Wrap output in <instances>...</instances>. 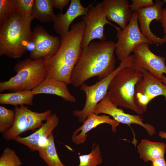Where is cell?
Segmentation results:
<instances>
[{
	"mask_svg": "<svg viewBox=\"0 0 166 166\" xmlns=\"http://www.w3.org/2000/svg\"><path fill=\"white\" fill-rule=\"evenodd\" d=\"M115 43L111 40L93 41L84 48L72 71L70 84L80 87L89 79H103L115 69Z\"/></svg>",
	"mask_w": 166,
	"mask_h": 166,
	"instance_id": "1",
	"label": "cell"
},
{
	"mask_svg": "<svg viewBox=\"0 0 166 166\" xmlns=\"http://www.w3.org/2000/svg\"><path fill=\"white\" fill-rule=\"evenodd\" d=\"M85 24L82 20L73 24L70 30L61 38V42L57 53L45 59L47 78L70 84L73 70L82 50L81 42Z\"/></svg>",
	"mask_w": 166,
	"mask_h": 166,
	"instance_id": "2",
	"label": "cell"
},
{
	"mask_svg": "<svg viewBox=\"0 0 166 166\" xmlns=\"http://www.w3.org/2000/svg\"><path fill=\"white\" fill-rule=\"evenodd\" d=\"M33 19L17 13L0 25V56L17 58L25 53L31 42Z\"/></svg>",
	"mask_w": 166,
	"mask_h": 166,
	"instance_id": "3",
	"label": "cell"
},
{
	"mask_svg": "<svg viewBox=\"0 0 166 166\" xmlns=\"http://www.w3.org/2000/svg\"><path fill=\"white\" fill-rule=\"evenodd\" d=\"M143 76L142 69L132 66L120 70L111 81L107 93L111 101L117 107L142 114L143 111L135 101V94L136 87Z\"/></svg>",
	"mask_w": 166,
	"mask_h": 166,
	"instance_id": "4",
	"label": "cell"
},
{
	"mask_svg": "<svg viewBox=\"0 0 166 166\" xmlns=\"http://www.w3.org/2000/svg\"><path fill=\"white\" fill-rule=\"evenodd\" d=\"M16 74L9 80L0 82V92L32 90L47 77L45 60L43 58H27L14 66Z\"/></svg>",
	"mask_w": 166,
	"mask_h": 166,
	"instance_id": "5",
	"label": "cell"
},
{
	"mask_svg": "<svg viewBox=\"0 0 166 166\" xmlns=\"http://www.w3.org/2000/svg\"><path fill=\"white\" fill-rule=\"evenodd\" d=\"M132 55L120 62L119 66L110 74L95 84L89 85L85 83L80 87L86 95V101L83 108L81 110L73 111L74 115L78 118L79 121L83 123L88 116L93 113L97 105L107 94L109 84L114 77L120 70L124 67L132 65Z\"/></svg>",
	"mask_w": 166,
	"mask_h": 166,
	"instance_id": "6",
	"label": "cell"
},
{
	"mask_svg": "<svg viewBox=\"0 0 166 166\" xmlns=\"http://www.w3.org/2000/svg\"><path fill=\"white\" fill-rule=\"evenodd\" d=\"M116 36L117 41L115 43V51L120 62L131 55L139 44L143 43L150 45L154 44L141 33L136 11L133 12L132 18L127 26L124 28L117 30Z\"/></svg>",
	"mask_w": 166,
	"mask_h": 166,
	"instance_id": "7",
	"label": "cell"
},
{
	"mask_svg": "<svg viewBox=\"0 0 166 166\" xmlns=\"http://www.w3.org/2000/svg\"><path fill=\"white\" fill-rule=\"evenodd\" d=\"M15 117L12 127L3 134V138L7 140H14L21 133L26 131H34L39 128L51 114V110L42 113L33 111L24 105L15 106Z\"/></svg>",
	"mask_w": 166,
	"mask_h": 166,
	"instance_id": "8",
	"label": "cell"
},
{
	"mask_svg": "<svg viewBox=\"0 0 166 166\" xmlns=\"http://www.w3.org/2000/svg\"><path fill=\"white\" fill-rule=\"evenodd\" d=\"M93 3L86 14L82 16L81 18L85 24L84 35L81 42L83 49L94 39H98L100 42L105 41L106 37L104 33V27L109 24L118 30L121 28L111 23L107 18L102 9L101 2L95 6Z\"/></svg>",
	"mask_w": 166,
	"mask_h": 166,
	"instance_id": "9",
	"label": "cell"
},
{
	"mask_svg": "<svg viewBox=\"0 0 166 166\" xmlns=\"http://www.w3.org/2000/svg\"><path fill=\"white\" fill-rule=\"evenodd\" d=\"M142 71L143 77L136 87L135 99L144 112L149 103L156 97L163 96L166 100V85L146 69H142Z\"/></svg>",
	"mask_w": 166,
	"mask_h": 166,
	"instance_id": "10",
	"label": "cell"
},
{
	"mask_svg": "<svg viewBox=\"0 0 166 166\" xmlns=\"http://www.w3.org/2000/svg\"><path fill=\"white\" fill-rule=\"evenodd\" d=\"M133 52L132 66L145 69L156 78L162 79L163 73L166 74L165 57L154 54L145 43L137 45Z\"/></svg>",
	"mask_w": 166,
	"mask_h": 166,
	"instance_id": "11",
	"label": "cell"
},
{
	"mask_svg": "<svg viewBox=\"0 0 166 166\" xmlns=\"http://www.w3.org/2000/svg\"><path fill=\"white\" fill-rule=\"evenodd\" d=\"M34 48L30 53V58L45 59L54 56L58 50L61 42L59 37L50 34L42 26L37 25L32 31L31 42Z\"/></svg>",
	"mask_w": 166,
	"mask_h": 166,
	"instance_id": "12",
	"label": "cell"
},
{
	"mask_svg": "<svg viewBox=\"0 0 166 166\" xmlns=\"http://www.w3.org/2000/svg\"><path fill=\"white\" fill-rule=\"evenodd\" d=\"M93 113L97 115L101 113L108 115L119 123L126 124L129 127L132 124L139 125L145 128L150 136L156 133L155 127L149 124L144 123L143 119L140 116L127 113L122 109L118 108L111 101L107 94L96 106Z\"/></svg>",
	"mask_w": 166,
	"mask_h": 166,
	"instance_id": "13",
	"label": "cell"
},
{
	"mask_svg": "<svg viewBox=\"0 0 166 166\" xmlns=\"http://www.w3.org/2000/svg\"><path fill=\"white\" fill-rule=\"evenodd\" d=\"M163 1L156 0L152 6L140 9L136 11L137 18L139 23V28L143 35L154 44L157 45H162L166 42V34L160 38L154 34L150 30L151 22L156 20L158 22L161 16Z\"/></svg>",
	"mask_w": 166,
	"mask_h": 166,
	"instance_id": "14",
	"label": "cell"
},
{
	"mask_svg": "<svg viewBox=\"0 0 166 166\" xmlns=\"http://www.w3.org/2000/svg\"><path fill=\"white\" fill-rule=\"evenodd\" d=\"M101 6L109 21L113 22L123 29L132 18L133 12L130 8L128 0H104Z\"/></svg>",
	"mask_w": 166,
	"mask_h": 166,
	"instance_id": "15",
	"label": "cell"
},
{
	"mask_svg": "<svg viewBox=\"0 0 166 166\" xmlns=\"http://www.w3.org/2000/svg\"><path fill=\"white\" fill-rule=\"evenodd\" d=\"M83 6L80 0H71L68 10L64 14L61 12L55 14L53 20V27L56 33L61 38L69 31L70 25L77 17L86 15L92 4Z\"/></svg>",
	"mask_w": 166,
	"mask_h": 166,
	"instance_id": "16",
	"label": "cell"
},
{
	"mask_svg": "<svg viewBox=\"0 0 166 166\" xmlns=\"http://www.w3.org/2000/svg\"><path fill=\"white\" fill-rule=\"evenodd\" d=\"M59 122V118L56 114H51L41 127L29 136L21 137L18 136L14 140L27 147L32 152L38 151L40 147V142L46 139L52 133Z\"/></svg>",
	"mask_w": 166,
	"mask_h": 166,
	"instance_id": "17",
	"label": "cell"
},
{
	"mask_svg": "<svg viewBox=\"0 0 166 166\" xmlns=\"http://www.w3.org/2000/svg\"><path fill=\"white\" fill-rule=\"evenodd\" d=\"M103 123L110 124L113 132H116V128L120 124L114 119H111L109 116L98 115L92 113L88 116L82 125L73 132L72 136V142L77 145L84 143L88 136L87 133L92 129Z\"/></svg>",
	"mask_w": 166,
	"mask_h": 166,
	"instance_id": "18",
	"label": "cell"
},
{
	"mask_svg": "<svg viewBox=\"0 0 166 166\" xmlns=\"http://www.w3.org/2000/svg\"><path fill=\"white\" fill-rule=\"evenodd\" d=\"M65 82L46 77L32 91L33 94H47L58 96L64 100L75 103L76 99L69 92Z\"/></svg>",
	"mask_w": 166,
	"mask_h": 166,
	"instance_id": "19",
	"label": "cell"
},
{
	"mask_svg": "<svg viewBox=\"0 0 166 166\" xmlns=\"http://www.w3.org/2000/svg\"><path fill=\"white\" fill-rule=\"evenodd\" d=\"M166 144L161 142H155L142 139L137 146L140 158L144 162H151L164 157Z\"/></svg>",
	"mask_w": 166,
	"mask_h": 166,
	"instance_id": "20",
	"label": "cell"
},
{
	"mask_svg": "<svg viewBox=\"0 0 166 166\" xmlns=\"http://www.w3.org/2000/svg\"><path fill=\"white\" fill-rule=\"evenodd\" d=\"M38 151L48 166H66L62 164L57 153L53 133L46 139L45 143L40 145Z\"/></svg>",
	"mask_w": 166,
	"mask_h": 166,
	"instance_id": "21",
	"label": "cell"
},
{
	"mask_svg": "<svg viewBox=\"0 0 166 166\" xmlns=\"http://www.w3.org/2000/svg\"><path fill=\"white\" fill-rule=\"evenodd\" d=\"M52 0H34L31 17L43 23L53 21L55 14Z\"/></svg>",
	"mask_w": 166,
	"mask_h": 166,
	"instance_id": "22",
	"label": "cell"
},
{
	"mask_svg": "<svg viewBox=\"0 0 166 166\" xmlns=\"http://www.w3.org/2000/svg\"><path fill=\"white\" fill-rule=\"evenodd\" d=\"M34 95L32 90H23L0 94V104L14 105H31Z\"/></svg>",
	"mask_w": 166,
	"mask_h": 166,
	"instance_id": "23",
	"label": "cell"
},
{
	"mask_svg": "<svg viewBox=\"0 0 166 166\" xmlns=\"http://www.w3.org/2000/svg\"><path fill=\"white\" fill-rule=\"evenodd\" d=\"M80 163L77 166H97L102 162L100 146L93 143L91 152L79 156Z\"/></svg>",
	"mask_w": 166,
	"mask_h": 166,
	"instance_id": "24",
	"label": "cell"
},
{
	"mask_svg": "<svg viewBox=\"0 0 166 166\" xmlns=\"http://www.w3.org/2000/svg\"><path fill=\"white\" fill-rule=\"evenodd\" d=\"M15 113L14 110L7 109L0 106V132L3 134L10 129L14 122Z\"/></svg>",
	"mask_w": 166,
	"mask_h": 166,
	"instance_id": "25",
	"label": "cell"
},
{
	"mask_svg": "<svg viewBox=\"0 0 166 166\" xmlns=\"http://www.w3.org/2000/svg\"><path fill=\"white\" fill-rule=\"evenodd\" d=\"M22 162L15 151L7 147L0 157V166H21Z\"/></svg>",
	"mask_w": 166,
	"mask_h": 166,
	"instance_id": "26",
	"label": "cell"
},
{
	"mask_svg": "<svg viewBox=\"0 0 166 166\" xmlns=\"http://www.w3.org/2000/svg\"><path fill=\"white\" fill-rule=\"evenodd\" d=\"M17 13L13 0H0V25L7 22Z\"/></svg>",
	"mask_w": 166,
	"mask_h": 166,
	"instance_id": "27",
	"label": "cell"
},
{
	"mask_svg": "<svg viewBox=\"0 0 166 166\" xmlns=\"http://www.w3.org/2000/svg\"><path fill=\"white\" fill-rule=\"evenodd\" d=\"M34 0H13L17 13L23 16L30 18L31 14Z\"/></svg>",
	"mask_w": 166,
	"mask_h": 166,
	"instance_id": "28",
	"label": "cell"
},
{
	"mask_svg": "<svg viewBox=\"0 0 166 166\" xmlns=\"http://www.w3.org/2000/svg\"><path fill=\"white\" fill-rule=\"evenodd\" d=\"M130 8L132 11L153 5L154 3L152 0H131Z\"/></svg>",
	"mask_w": 166,
	"mask_h": 166,
	"instance_id": "29",
	"label": "cell"
},
{
	"mask_svg": "<svg viewBox=\"0 0 166 166\" xmlns=\"http://www.w3.org/2000/svg\"><path fill=\"white\" fill-rule=\"evenodd\" d=\"M53 7L62 11L63 8L70 2V0H52Z\"/></svg>",
	"mask_w": 166,
	"mask_h": 166,
	"instance_id": "30",
	"label": "cell"
},
{
	"mask_svg": "<svg viewBox=\"0 0 166 166\" xmlns=\"http://www.w3.org/2000/svg\"><path fill=\"white\" fill-rule=\"evenodd\" d=\"M159 21L161 23L163 31L165 34H166V8L163 9Z\"/></svg>",
	"mask_w": 166,
	"mask_h": 166,
	"instance_id": "31",
	"label": "cell"
},
{
	"mask_svg": "<svg viewBox=\"0 0 166 166\" xmlns=\"http://www.w3.org/2000/svg\"><path fill=\"white\" fill-rule=\"evenodd\" d=\"M152 162V166H166V161L164 157L156 159Z\"/></svg>",
	"mask_w": 166,
	"mask_h": 166,
	"instance_id": "32",
	"label": "cell"
},
{
	"mask_svg": "<svg viewBox=\"0 0 166 166\" xmlns=\"http://www.w3.org/2000/svg\"><path fill=\"white\" fill-rule=\"evenodd\" d=\"M158 135L160 138L166 139V132L160 131L158 133Z\"/></svg>",
	"mask_w": 166,
	"mask_h": 166,
	"instance_id": "33",
	"label": "cell"
},
{
	"mask_svg": "<svg viewBox=\"0 0 166 166\" xmlns=\"http://www.w3.org/2000/svg\"><path fill=\"white\" fill-rule=\"evenodd\" d=\"M161 80L163 83L166 85V77L164 76Z\"/></svg>",
	"mask_w": 166,
	"mask_h": 166,
	"instance_id": "34",
	"label": "cell"
},
{
	"mask_svg": "<svg viewBox=\"0 0 166 166\" xmlns=\"http://www.w3.org/2000/svg\"><path fill=\"white\" fill-rule=\"evenodd\" d=\"M163 1L165 2V3L166 4V0H163Z\"/></svg>",
	"mask_w": 166,
	"mask_h": 166,
	"instance_id": "35",
	"label": "cell"
},
{
	"mask_svg": "<svg viewBox=\"0 0 166 166\" xmlns=\"http://www.w3.org/2000/svg\"></svg>",
	"mask_w": 166,
	"mask_h": 166,
	"instance_id": "36",
	"label": "cell"
}]
</instances>
